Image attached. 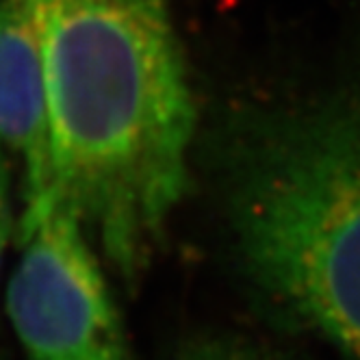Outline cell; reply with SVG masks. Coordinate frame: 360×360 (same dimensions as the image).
<instances>
[{
	"instance_id": "1",
	"label": "cell",
	"mask_w": 360,
	"mask_h": 360,
	"mask_svg": "<svg viewBox=\"0 0 360 360\" xmlns=\"http://www.w3.org/2000/svg\"><path fill=\"white\" fill-rule=\"evenodd\" d=\"M55 191L133 278L189 187L195 102L167 0H41Z\"/></svg>"
},
{
	"instance_id": "2",
	"label": "cell",
	"mask_w": 360,
	"mask_h": 360,
	"mask_svg": "<svg viewBox=\"0 0 360 360\" xmlns=\"http://www.w3.org/2000/svg\"><path fill=\"white\" fill-rule=\"evenodd\" d=\"M213 167L252 287L360 360V63L311 94L230 115Z\"/></svg>"
},
{
	"instance_id": "3",
	"label": "cell",
	"mask_w": 360,
	"mask_h": 360,
	"mask_svg": "<svg viewBox=\"0 0 360 360\" xmlns=\"http://www.w3.org/2000/svg\"><path fill=\"white\" fill-rule=\"evenodd\" d=\"M7 315L31 360H133L89 233L55 191L22 211Z\"/></svg>"
},
{
	"instance_id": "4",
	"label": "cell",
	"mask_w": 360,
	"mask_h": 360,
	"mask_svg": "<svg viewBox=\"0 0 360 360\" xmlns=\"http://www.w3.org/2000/svg\"><path fill=\"white\" fill-rule=\"evenodd\" d=\"M0 143L20 161L24 209L55 193L41 0H0Z\"/></svg>"
},
{
	"instance_id": "5",
	"label": "cell",
	"mask_w": 360,
	"mask_h": 360,
	"mask_svg": "<svg viewBox=\"0 0 360 360\" xmlns=\"http://www.w3.org/2000/svg\"><path fill=\"white\" fill-rule=\"evenodd\" d=\"M176 360H271L250 345L230 339H207L185 347Z\"/></svg>"
},
{
	"instance_id": "6",
	"label": "cell",
	"mask_w": 360,
	"mask_h": 360,
	"mask_svg": "<svg viewBox=\"0 0 360 360\" xmlns=\"http://www.w3.org/2000/svg\"><path fill=\"white\" fill-rule=\"evenodd\" d=\"M11 230V207H9V176L3 154H0V256H3L5 243Z\"/></svg>"
}]
</instances>
